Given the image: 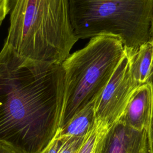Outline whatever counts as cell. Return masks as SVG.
<instances>
[{"label":"cell","instance_id":"1","mask_svg":"<svg viewBox=\"0 0 153 153\" xmlns=\"http://www.w3.org/2000/svg\"><path fill=\"white\" fill-rule=\"evenodd\" d=\"M62 64L0 51V142L19 153H40L59 130L65 102Z\"/></svg>","mask_w":153,"mask_h":153},{"label":"cell","instance_id":"2","mask_svg":"<svg viewBox=\"0 0 153 153\" xmlns=\"http://www.w3.org/2000/svg\"><path fill=\"white\" fill-rule=\"evenodd\" d=\"M5 44L19 54L62 64L78 40L70 20L69 0H10Z\"/></svg>","mask_w":153,"mask_h":153},{"label":"cell","instance_id":"3","mask_svg":"<svg viewBox=\"0 0 153 153\" xmlns=\"http://www.w3.org/2000/svg\"><path fill=\"white\" fill-rule=\"evenodd\" d=\"M69 10L78 39L113 36L128 51L150 39L153 0H69Z\"/></svg>","mask_w":153,"mask_h":153},{"label":"cell","instance_id":"4","mask_svg":"<svg viewBox=\"0 0 153 153\" xmlns=\"http://www.w3.org/2000/svg\"><path fill=\"white\" fill-rule=\"evenodd\" d=\"M125 54L120 39L98 35L91 38L84 48L70 54L62 62L65 91L59 128L97 98Z\"/></svg>","mask_w":153,"mask_h":153},{"label":"cell","instance_id":"5","mask_svg":"<svg viewBox=\"0 0 153 153\" xmlns=\"http://www.w3.org/2000/svg\"><path fill=\"white\" fill-rule=\"evenodd\" d=\"M139 85L131 75L126 53L102 93L95 101L96 120L109 127L123 112L133 91Z\"/></svg>","mask_w":153,"mask_h":153},{"label":"cell","instance_id":"6","mask_svg":"<svg viewBox=\"0 0 153 153\" xmlns=\"http://www.w3.org/2000/svg\"><path fill=\"white\" fill-rule=\"evenodd\" d=\"M100 153H152L149 131L117 121L104 135Z\"/></svg>","mask_w":153,"mask_h":153},{"label":"cell","instance_id":"7","mask_svg":"<svg viewBox=\"0 0 153 153\" xmlns=\"http://www.w3.org/2000/svg\"><path fill=\"white\" fill-rule=\"evenodd\" d=\"M152 109V89L147 82L139 85L133 91L118 121L136 130L149 131Z\"/></svg>","mask_w":153,"mask_h":153},{"label":"cell","instance_id":"8","mask_svg":"<svg viewBox=\"0 0 153 153\" xmlns=\"http://www.w3.org/2000/svg\"><path fill=\"white\" fill-rule=\"evenodd\" d=\"M125 50L134 80L139 85L147 82L153 66V44L149 41L134 51Z\"/></svg>","mask_w":153,"mask_h":153},{"label":"cell","instance_id":"9","mask_svg":"<svg viewBox=\"0 0 153 153\" xmlns=\"http://www.w3.org/2000/svg\"><path fill=\"white\" fill-rule=\"evenodd\" d=\"M95 101L96 100L80 110L65 126L59 128L60 134L63 137L85 136L96 121Z\"/></svg>","mask_w":153,"mask_h":153},{"label":"cell","instance_id":"10","mask_svg":"<svg viewBox=\"0 0 153 153\" xmlns=\"http://www.w3.org/2000/svg\"><path fill=\"white\" fill-rule=\"evenodd\" d=\"M105 130L95 125L85 135L76 153H100V146Z\"/></svg>","mask_w":153,"mask_h":153},{"label":"cell","instance_id":"11","mask_svg":"<svg viewBox=\"0 0 153 153\" xmlns=\"http://www.w3.org/2000/svg\"><path fill=\"white\" fill-rule=\"evenodd\" d=\"M61 136L63 137V140L58 153H76L85 136L82 137Z\"/></svg>","mask_w":153,"mask_h":153},{"label":"cell","instance_id":"12","mask_svg":"<svg viewBox=\"0 0 153 153\" xmlns=\"http://www.w3.org/2000/svg\"><path fill=\"white\" fill-rule=\"evenodd\" d=\"M62 140L63 137L60 135L59 130L50 143L40 153H58Z\"/></svg>","mask_w":153,"mask_h":153},{"label":"cell","instance_id":"13","mask_svg":"<svg viewBox=\"0 0 153 153\" xmlns=\"http://www.w3.org/2000/svg\"><path fill=\"white\" fill-rule=\"evenodd\" d=\"M149 82L151 86L152 89V118H151V123L149 127V139H150V142L151 145V148L153 153V66L152 68L151 72L150 74V76L148 78V80L147 81Z\"/></svg>","mask_w":153,"mask_h":153},{"label":"cell","instance_id":"14","mask_svg":"<svg viewBox=\"0 0 153 153\" xmlns=\"http://www.w3.org/2000/svg\"><path fill=\"white\" fill-rule=\"evenodd\" d=\"M10 0H0V25L5 19L6 16L9 14Z\"/></svg>","mask_w":153,"mask_h":153},{"label":"cell","instance_id":"15","mask_svg":"<svg viewBox=\"0 0 153 153\" xmlns=\"http://www.w3.org/2000/svg\"><path fill=\"white\" fill-rule=\"evenodd\" d=\"M0 153H19L10 146L0 142Z\"/></svg>","mask_w":153,"mask_h":153},{"label":"cell","instance_id":"16","mask_svg":"<svg viewBox=\"0 0 153 153\" xmlns=\"http://www.w3.org/2000/svg\"><path fill=\"white\" fill-rule=\"evenodd\" d=\"M149 41H151L153 44V17L151 20V28H150V39Z\"/></svg>","mask_w":153,"mask_h":153}]
</instances>
